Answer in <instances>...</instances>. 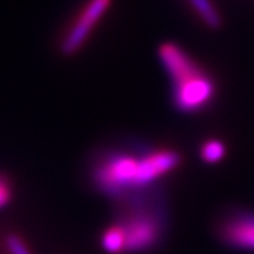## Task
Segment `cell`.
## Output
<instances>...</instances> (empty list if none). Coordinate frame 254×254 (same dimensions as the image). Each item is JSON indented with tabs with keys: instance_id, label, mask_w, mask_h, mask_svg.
<instances>
[{
	"instance_id": "obj_7",
	"label": "cell",
	"mask_w": 254,
	"mask_h": 254,
	"mask_svg": "<svg viewBox=\"0 0 254 254\" xmlns=\"http://www.w3.org/2000/svg\"><path fill=\"white\" fill-rule=\"evenodd\" d=\"M100 245L105 252L110 254H119L126 252V235L120 223L108 227L100 239Z\"/></svg>"
},
{
	"instance_id": "obj_1",
	"label": "cell",
	"mask_w": 254,
	"mask_h": 254,
	"mask_svg": "<svg viewBox=\"0 0 254 254\" xmlns=\"http://www.w3.org/2000/svg\"><path fill=\"white\" fill-rule=\"evenodd\" d=\"M180 163L181 157L173 150H155L141 155L113 153L96 165L93 180L102 192L122 198L148 188Z\"/></svg>"
},
{
	"instance_id": "obj_6",
	"label": "cell",
	"mask_w": 254,
	"mask_h": 254,
	"mask_svg": "<svg viewBox=\"0 0 254 254\" xmlns=\"http://www.w3.org/2000/svg\"><path fill=\"white\" fill-rule=\"evenodd\" d=\"M200 21L210 30H219L223 24L222 16L212 0H188Z\"/></svg>"
},
{
	"instance_id": "obj_2",
	"label": "cell",
	"mask_w": 254,
	"mask_h": 254,
	"mask_svg": "<svg viewBox=\"0 0 254 254\" xmlns=\"http://www.w3.org/2000/svg\"><path fill=\"white\" fill-rule=\"evenodd\" d=\"M158 58L171 78L173 99L178 110L195 113L205 109L216 93L212 76L182 47L173 41L160 44Z\"/></svg>"
},
{
	"instance_id": "obj_4",
	"label": "cell",
	"mask_w": 254,
	"mask_h": 254,
	"mask_svg": "<svg viewBox=\"0 0 254 254\" xmlns=\"http://www.w3.org/2000/svg\"><path fill=\"white\" fill-rule=\"evenodd\" d=\"M126 235V252H143L154 247L161 236L158 212L150 206H137L120 222Z\"/></svg>"
},
{
	"instance_id": "obj_8",
	"label": "cell",
	"mask_w": 254,
	"mask_h": 254,
	"mask_svg": "<svg viewBox=\"0 0 254 254\" xmlns=\"http://www.w3.org/2000/svg\"><path fill=\"white\" fill-rule=\"evenodd\" d=\"M226 154V147L219 140H208L200 148V157L209 164L219 163Z\"/></svg>"
},
{
	"instance_id": "obj_5",
	"label": "cell",
	"mask_w": 254,
	"mask_h": 254,
	"mask_svg": "<svg viewBox=\"0 0 254 254\" xmlns=\"http://www.w3.org/2000/svg\"><path fill=\"white\" fill-rule=\"evenodd\" d=\"M222 236L232 247L254 250V215L239 213L232 216L222 229Z\"/></svg>"
},
{
	"instance_id": "obj_9",
	"label": "cell",
	"mask_w": 254,
	"mask_h": 254,
	"mask_svg": "<svg viewBox=\"0 0 254 254\" xmlns=\"http://www.w3.org/2000/svg\"><path fill=\"white\" fill-rule=\"evenodd\" d=\"M6 247H7L10 254H31L26 242L14 233H11L6 237Z\"/></svg>"
},
{
	"instance_id": "obj_10",
	"label": "cell",
	"mask_w": 254,
	"mask_h": 254,
	"mask_svg": "<svg viewBox=\"0 0 254 254\" xmlns=\"http://www.w3.org/2000/svg\"><path fill=\"white\" fill-rule=\"evenodd\" d=\"M13 198V190H11V184L7 178H4L3 175H0V208L6 206Z\"/></svg>"
},
{
	"instance_id": "obj_3",
	"label": "cell",
	"mask_w": 254,
	"mask_h": 254,
	"mask_svg": "<svg viewBox=\"0 0 254 254\" xmlns=\"http://www.w3.org/2000/svg\"><path fill=\"white\" fill-rule=\"evenodd\" d=\"M112 3L113 0H86L61 31L57 43L58 53L65 58L79 54L109 11Z\"/></svg>"
}]
</instances>
